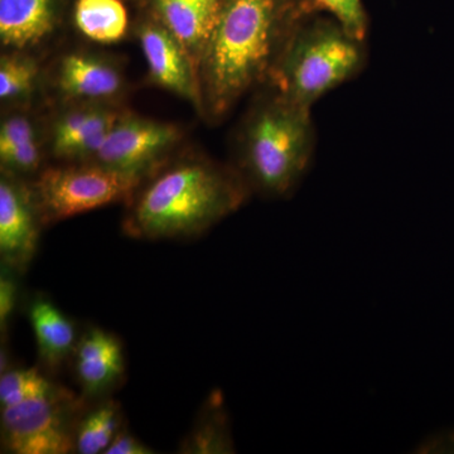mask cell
Segmentation results:
<instances>
[{
  "mask_svg": "<svg viewBox=\"0 0 454 454\" xmlns=\"http://www.w3.org/2000/svg\"><path fill=\"white\" fill-rule=\"evenodd\" d=\"M313 13L307 0H223L197 62L200 114L220 121L250 90L267 85L292 32Z\"/></svg>",
  "mask_w": 454,
  "mask_h": 454,
  "instance_id": "obj_1",
  "label": "cell"
},
{
  "mask_svg": "<svg viewBox=\"0 0 454 454\" xmlns=\"http://www.w3.org/2000/svg\"><path fill=\"white\" fill-rule=\"evenodd\" d=\"M250 195L235 167L202 155L170 158L127 203L122 230L145 240L192 238L234 214Z\"/></svg>",
  "mask_w": 454,
  "mask_h": 454,
  "instance_id": "obj_2",
  "label": "cell"
},
{
  "mask_svg": "<svg viewBox=\"0 0 454 454\" xmlns=\"http://www.w3.org/2000/svg\"><path fill=\"white\" fill-rule=\"evenodd\" d=\"M315 146L312 109L265 85L239 128L234 167L252 193L288 199L306 177Z\"/></svg>",
  "mask_w": 454,
  "mask_h": 454,
  "instance_id": "obj_3",
  "label": "cell"
},
{
  "mask_svg": "<svg viewBox=\"0 0 454 454\" xmlns=\"http://www.w3.org/2000/svg\"><path fill=\"white\" fill-rule=\"evenodd\" d=\"M366 61L365 38L327 14L313 13L292 32L267 85L312 109L325 94L355 79Z\"/></svg>",
  "mask_w": 454,
  "mask_h": 454,
  "instance_id": "obj_4",
  "label": "cell"
},
{
  "mask_svg": "<svg viewBox=\"0 0 454 454\" xmlns=\"http://www.w3.org/2000/svg\"><path fill=\"white\" fill-rule=\"evenodd\" d=\"M140 184L94 160L44 167L31 181L44 226L112 203H128Z\"/></svg>",
  "mask_w": 454,
  "mask_h": 454,
  "instance_id": "obj_5",
  "label": "cell"
},
{
  "mask_svg": "<svg viewBox=\"0 0 454 454\" xmlns=\"http://www.w3.org/2000/svg\"><path fill=\"white\" fill-rule=\"evenodd\" d=\"M83 403L57 387L46 395L2 408V443L14 454H66L74 437Z\"/></svg>",
  "mask_w": 454,
  "mask_h": 454,
  "instance_id": "obj_6",
  "label": "cell"
},
{
  "mask_svg": "<svg viewBox=\"0 0 454 454\" xmlns=\"http://www.w3.org/2000/svg\"><path fill=\"white\" fill-rule=\"evenodd\" d=\"M182 138L178 125L125 112L91 160L143 182L168 162Z\"/></svg>",
  "mask_w": 454,
  "mask_h": 454,
  "instance_id": "obj_7",
  "label": "cell"
},
{
  "mask_svg": "<svg viewBox=\"0 0 454 454\" xmlns=\"http://www.w3.org/2000/svg\"><path fill=\"white\" fill-rule=\"evenodd\" d=\"M31 182L2 170L0 175V258L2 267L25 274L35 259L43 227Z\"/></svg>",
  "mask_w": 454,
  "mask_h": 454,
  "instance_id": "obj_8",
  "label": "cell"
},
{
  "mask_svg": "<svg viewBox=\"0 0 454 454\" xmlns=\"http://www.w3.org/2000/svg\"><path fill=\"white\" fill-rule=\"evenodd\" d=\"M51 85L62 106H119L125 91V77L121 66L113 57L76 50L65 52L57 59Z\"/></svg>",
  "mask_w": 454,
  "mask_h": 454,
  "instance_id": "obj_9",
  "label": "cell"
},
{
  "mask_svg": "<svg viewBox=\"0 0 454 454\" xmlns=\"http://www.w3.org/2000/svg\"><path fill=\"white\" fill-rule=\"evenodd\" d=\"M125 112L113 104L61 106L46 129L47 152L59 162L91 160Z\"/></svg>",
  "mask_w": 454,
  "mask_h": 454,
  "instance_id": "obj_10",
  "label": "cell"
},
{
  "mask_svg": "<svg viewBox=\"0 0 454 454\" xmlns=\"http://www.w3.org/2000/svg\"><path fill=\"white\" fill-rule=\"evenodd\" d=\"M134 33L148 66L151 82L190 101L200 113L201 98L196 66L177 38L149 13L139 20Z\"/></svg>",
  "mask_w": 454,
  "mask_h": 454,
  "instance_id": "obj_11",
  "label": "cell"
},
{
  "mask_svg": "<svg viewBox=\"0 0 454 454\" xmlns=\"http://www.w3.org/2000/svg\"><path fill=\"white\" fill-rule=\"evenodd\" d=\"M62 0H0V42L5 51H29L52 37Z\"/></svg>",
  "mask_w": 454,
  "mask_h": 454,
  "instance_id": "obj_12",
  "label": "cell"
},
{
  "mask_svg": "<svg viewBox=\"0 0 454 454\" xmlns=\"http://www.w3.org/2000/svg\"><path fill=\"white\" fill-rule=\"evenodd\" d=\"M73 357L77 382L85 395L106 394L124 375L121 342L100 328H91L80 337Z\"/></svg>",
  "mask_w": 454,
  "mask_h": 454,
  "instance_id": "obj_13",
  "label": "cell"
},
{
  "mask_svg": "<svg viewBox=\"0 0 454 454\" xmlns=\"http://www.w3.org/2000/svg\"><path fill=\"white\" fill-rule=\"evenodd\" d=\"M223 0H146L148 13L187 51L196 66L219 17Z\"/></svg>",
  "mask_w": 454,
  "mask_h": 454,
  "instance_id": "obj_14",
  "label": "cell"
},
{
  "mask_svg": "<svg viewBox=\"0 0 454 454\" xmlns=\"http://www.w3.org/2000/svg\"><path fill=\"white\" fill-rule=\"evenodd\" d=\"M28 317L44 366L55 370L74 356L79 342L76 327L49 298H33L28 306Z\"/></svg>",
  "mask_w": 454,
  "mask_h": 454,
  "instance_id": "obj_15",
  "label": "cell"
},
{
  "mask_svg": "<svg viewBox=\"0 0 454 454\" xmlns=\"http://www.w3.org/2000/svg\"><path fill=\"white\" fill-rule=\"evenodd\" d=\"M73 17L77 31L95 43H118L129 29L121 0H74Z\"/></svg>",
  "mask_w": 454,
  "mask_h": 454,
  "instance_id": "obj_16",
  "label": "cell"
},
{
  "mask_svg": "<svg viewBox=\"0 0 454 454\" xmlns=\"http://www.w3.org/2000/svg\"><path fill=\"white\" fill-rule=\"evenodd\" d=\"M41 82V67L27 51H5L0 57V100L3 106H26Z\"/></svg>",
  "mask_w": 454,
  "mask_h": 454,
  "instance_id": "obj_17",
  "label": "cell"
},
{
  "mask_svg": "<svg viewBox=\"0 0 454 454\" xmlns=\"http://www.w3.org/2000/svg\"><path fill=\"white\" fill-rule=\"evenodd\" d=\"M186 453H234L229 417L219 391L207 400L199 424L184 446Z\"/></svg>",
  "mask_w": 454,
  "mask_h": 454,
  "instance_id": "obj_18",
  "label": "cell"
},
{
  "mask_svg": "<svg viewBox=\"0 0 454 454\" xmlns=\"http://www.w3.org/2000/svg\"><path fill=\"white\" fill-rule=\"evenodd\" d=\"M121 430V408L113 400H106L82 415L76 429L74 450L80 454L106 453Z\"/></svg>",
  "mask_w": 454,
  "mask_h": 454,
  "instance_id": "obj_19",
  "label": "cell"
},
{
  "mask_svg": "<svg viewBox=\"0 0 454 454\" xmlns=\"http://www.w3.org/2000/svg\"><path fill=\"white\" fill-rule=\"evenodd\" d=\"M56 387L35 367L9 369L0 376V406L8 408L28 402L50 394Z\"/></svg>",
  "mask_w": 454,
  "mask_h": 454,
  "instance_id": "obj_20",
  "label": "cell"
},
{
  "mask_svg": "<svg viewBox=\"0 0 454 454\" xmlns=\"http://www.w3.org/2000/svg\"><path fill=\"white\" fill-rule=\"evenodd\" d=\"M318 13H325L345 27L348 31L366 38L369 18L363 0H307Z\"/></svg>",
  "mask_w": 454,
  "mask_h": 454,
  "instance_id": "obj_21",
  "label": "cell"
},
{
  "mask_svg": "<svg viewBox=\"0 0 454 454\" xmlns=\"http://www.w3.org/2000/svg\"><path fill=\"white\" fill-rule=\"evenodd\" d=\"M17 298L16 273L11 269L2 267V274H0V328H2V333L7 331L9 319L16 309Z\"/></svg>",
  "mask_w": 454,
  "mask_h": 454,
  "instance_id": "obj_22",
  "label": "cell"
},
{
  "mask_svg": "<svg viewBox=\"0 0 454 454\" xmlns=\"http://www.w3.org/2000/svg\"><path fill=\"white\" fill-rule=\"evenodd\" d=\"M154 453L151 448L143 444L139 439L130 434L128 430L121 429L115 438L113 439L110 446L107 447L106 454H151Z\"/></svg>",
  "mask_w": 454,
  "mask_h": 454,
  "instance_id": "obj_23",
  "label": "cell"
},
{
  "mask_svg": "<svg viewBox=\"0 0 454 454\" xmlns=\"http://www.w3.org/2000/svg\"><path fill=\"white\" fill-rule=\"evenodd\" d=\"M419 453H446L454 452V430L437 433L427 438L417 448Z\"/></svg>",
  "mask_w": 454,
  "mask_h": 454,
  "instance_id": "obj_24",
  "label": "cell"
}]
</instances>
